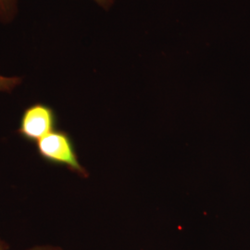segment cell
I'll list each match as a JSON object with an SVG mask.
<instances>
[{"mask_svg": "<svg viewBox=\"0 0 250 250\" xmlns=\"http://www.w3.org/2000/svg\"><path fill=\"white\" fill-rule=\"evenodd\" d=\"M37 150L45 161L54 164L64 165L82 176H87V172L78 161L69 134L62 131H53L37 142Z\"/></svg>", "mask_w": 250, "mask_h": 250, "instance_id": "obj_1", "label": "cell"}, {"mask_svg": "<svg viewBox=\"0 0 250 250\" xmlns=\"http://www.w3.org/2000/svg\"><path fill=\"white\" fill-rule=\"evenodd\" d=\"M56 116L53 109L44 104H35L23 112L19 133L29 141L38 142L55 131Z\"/></svg>", "mask_w": 250, "mask_h": 250, "instance_id": "obj_2", "label": "cell"}, {"mask_svg": "<svg viewBox=\"0 0 250 250\" xmlns=\"http://www.w3.org/2000/svg\"><path fill=\"white\" fill-rule=\"evenodd\" d=\"M17 13L16 0H0V21L9 22Z\"/></svg>", "mask_w": 250, "mask_h": 250, "instance_id": "obj_3", "label": "cell"}, {"mask_svg": "<svg viewBox=\"0 0 250 250\" xmlns=\"http://www.w3.org/2000/svg\"><path fill=\"white\" fill-rule=\"evenodd\" d=\"M21 83L19 77H7L0 75V92H9L14 89Z\"/></svg>", "mask_w": 250, "mask_h": 250, "instance_id": "obj_4", "label": "cell"}, {"mask_svg": "<svg viewBox=\"0 0 250 250\" xmlns=\"http://www.w3.org/2000/svg\"><path fill=\"white\" fill-rule=\"evenodd\" d=\"M98 4H99L101 7L107 9L108 7H110L112 5V3L114 2V0H95Z\"/></svg>", "mask_w": 250, "mask_h": 250, "instance_id": "obj_5", "label": "cell"}, {"mask_svg": "<svg viewBox=\"0 0 250 250\" xmlns=\"http://www.w3.org/2000/svg\"><path fill=\"white\" fill-rule=\"evenodd\" d=\"M0 250H3L2 247L0 246ZM30 250H62L59 248H54V247H37V248H34Z\"/></svg>", "mask_w": 250, "mask_h": 250, "instance_id": "obj_6", "label": "cell"}]
</instances>
